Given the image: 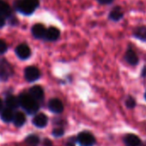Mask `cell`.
Listing matches in <instances>:
<instances>
[{"label":"cell","mask_w":146,"mask_h":146,"mask_svg":"<svg viewBox=\"0 0 146 146\" xmlns=\"http://www.w3.org/2000/svg\"><path fill=\"white\" fill-rule=\"evenodd\" d=\"M19 104L29 113H35L39 110V104L29 94H22L18 97Z\"/></svg>","instance_id":"obj_1"},{"label":"cell","mask_w":146,"mask_h":146,"mask_svg":"<svg viewBox=\"0 0 146 146\" xmlns=\"http://www.w3.org/2000/svg\"><path fill=\"white\" fill-rule=\"evenodd\" d=\"M14 5L21 13L24 15H30L38 7L39 0H17Z\"/></svg>","instance_id":"obj_2"},{"label":"cell","mask_w":146,"mask_h":146,"mask_svg":"<svg viewBox=\"0 0 146 146\" xmlns=\"http://www.w3.org/2000/svg\"><path fill=\"white\" fill-rule=\"evenodd\" d=\"M13 75V69L6 60L0 61V79L3 81L8 80Z\"/></svg>","instance_id":"obj_3"},{"label":"cell","mask_w":146,"mask_h":146,"mask_svg":"<svg viewBox=\"0 0 146 146\" xmlns=\"http://www.w3.org/2000/svg\"><path fill=\"white\" fill-rule=\"evenodd\" d=\"M78 142L81 146H93L96 143V138L90 132L83 131L78 134Z\"/></svg>","instance_id":"obj_4"},{"label":"cell","mask_w":146,"mask_h":146,"mask_svg":"<svg viewBox=\"0 0 146 146\" xmlns=\"http://www.w3.org/2000/svg\"><path fill=\"white\" fill-rule=\"evenodd\" d=\"M124 60L131 66H137L139 63V58L137 52L131 47H128L125 51L124 55Z\"/></svg>","instance_id":"obj_5"},{"label":"cell","mask_w":146,"mask_h":146,"mask_svg":"<svg viewBox=\"0 0 146 146\" xmlns=\"http://www.w3.org/2000/svg\"><path fill=\"white\" fill-rule=\"evenodd\" d=\"M24 76L27 81L35 82L40 78V70L35 66H29L25 69Z\"/></svg>","instance_id":"obj_6"},{"label":"cell","mask_w":146,"mask_h":146,"mask_svg":"<svg viewBox=\"0 0 146 146\" xmlns=\"http://www.w3.org/2000/svg\"><path fill=\"white\" fill-rule=\"evenodd\" d=\"M123 142L125 146H141L142 141L138 136L133 133H128L123 137Z\"/></svg>","instance_id":"obj_7"},{"label":"cell","mask_w":146,"mask_h":146,"mask_svg":"<svg viewBox=\"0 0 146 146\" xmlns=\"http://www.w3.org/2000/svg\"><path fill=\"white\" fill-rule=\"evenodd\" d=\"M131 35L135 39L142 42H146V26L139 25L135 27L132 30Z\"/></svg>","instance_id":"obj_8"},{"label":"cell","mask_w":146,"mask_h":146,"mask_svg":"<svg viewBox=\"0 0 146 146\" xmlns=\"http://www.w3.org/2000/svg\"><path fill=\"white\" fill-rule=\"evenodd\" d=\"M123 17H124V11L120 6H115L108 14L109 20L114 23L120 21L121 19H123Z\"/></svg>","instance_id":"obj_9"},{"label":"cell","mask_w":146,"mask_h":146,"mask_svg":"<svg viewBox=\"0 0 146 146\" xmlns=\"http://www.w3.org/2000/svg\"><path fill=\"white\" fill-rule=\"evenodd\" d=\"M48 108L52 113H60L64 110V105L62 102L57 98H54L49 101Z\"/></svg>","instance_id":"obj_10"},{"label":"cell","mask_w":146,"mask_h":146,"mask_svg":"<svg viewBox=\"0 0 146 146\" xmlns=\"http://www.w3.org/2000/svg\"><path fill=\"white\" fill-rule=\"evenodd\" d=\"M16 53L18 56V58L22 59H26L29 58L31 54V51L30 48L26 44H21L16 48Z\"/></svg>","instance_id":"obj_11"},{"label":"cell","mask_w":146,"mask_h":146,"mask_svg":"<svg viewBox=\"0 0 146 146\" xmlns=\"http://www.w3.org/2000/svg\"><path fill=\"white\" fill-rule=\"evenodd\" d=\"M59 35H60L59 30L55 27H51L46 30V35L44 38H46L49 41H54L58 39Z\"/></svg>","instance_id":"obj_12"},{"label":"cell","mask_w":146,"mask_h":146,"mask_svg":"<svg viewBox=\"0 0 146 146\" xmlns=\"http://www.w3.org/2000/svg\"><path fill=\"white\" fill-rule=\"evenodd\" d=\"M29 95L30 96H32L35 101H40L43 99L44 97V91L42 90V88L40 86L35 85L34 87H32L29 90Z\"/></svg>","instance_id":"obj_13"},{"label":"cell","mask_w":146,"mask_h":146,"mask_svg":"<svg viewBox=\"0 0 146 146\" xmlns=\"http://www.w3.org/2000/svg\"><path fill=\"white\" fill-rule=\"evenodd\" d=\"M47 121H48V119L46 115L44 113H38L33 119V124L39 128H42L46 126L47 124Z\"/></svg>","instance_id":"obj_14"},{"label":"cell","mask_w":146,"mask_h":146,"mask_svg":"<svg viewBox=\"0 0 146 146\" xmlns=\"http://www.w3.org/2000/svg\"><path fill=\"white\" fill-rule=\"evenodd\" d=\"M46 29L45 27L42 25V24H35L33 26L32 28V34L33 35L37 38V39H41V38H44L45 37V35H46Z\"/></svg>","instance_id":"obj_15"},{"label":"cell","mask_w":146,"mask_h":146,"mask_svg":"<svg viewBox=\"0 0 146 146\" xmlns=\"http://www.w3.org/2000/svg\"><path fill=\"white\" fill-rule=\"evenodd\" d=\"M12 11L8 4H6L4 0H0V17L3 18H8L11 16Z\"/></svg>","instance_id":"obj_16"},{"label":"cell","mask_w":146,"mask_h":146,"mask_svg":"<svg viewBox=\"0 0 146 146\" xmlns=\"http://www.w3.org/2000/svg\"><path fill=\"white\" fill-rule=\"evenodd\" d=\"M13 121H14V124L16 126H22L24 125L25 121H26V117L24 115L23 113L22 112H17L14 114V117H13Z\"/></svg>","instance_id":"obj_17"},{"label":"cell","mask_w":146,"mask_h":146,"mask_svg":"<svg viewBox=\"0 0 146 146\" xmlns=\"http://www.w3.org/2000/svg\"><path fill=\"white\" fill-rule=\"evenodd\" d=\"M5 103L7 105V108H11V109H15L17 108L20 104H19V100L17 97L14 96H10L6 98Z\"/></svg>","instance_id":"obj_18"},{"label":"cell","mask_w":146,"mask_h":146,"mask_svg":"<svg viewBox=\"0 0 146 146\" xmlns=\"http://www.w3.org/2000/svg\"><path fill=\"white\" fill-rule=\"evenodd\" d=\"M14 117V113L11 108H5L2 113H1V119L5 121V122H10L13 119Z\"/></svg>","instance_id":"obj_19"},{"label":"cell","mask_w":146,"mask_h":146,"mask_svg":"<svg viewBox=\"0 0 146 146\" xmlns=\"http://www.w3.org/2000/svg\"><path fill=\"white\" fill-rule=\"evenodd\" d=\"M25 142L29 146H37L40 143V139L35 135H30L26 138Z\"/></svg>","instance_id":"obj_20"},{"label":"cell","mask_w":146,"mask_h":146,"mask_svg":"<svg viewBox=\"0 0 146 146\" xmlns=\"http://www.w3.org/2000/svg\"><path fill=\"white\" fill-rule=\"evenodd\" d=\"M125 105L128 109H133L137 106V101L133 96H128L125 101Z\"/></svg>","instance_id":"obj_21"},{"label":"cell","mask_w":146,"mask_h":146,"mask_svg":"<svg viewBox=\"0 0 146 146\" xmlns=\"http://www.w3.org/2000/svg\"><path fill=\"white\" fill-rule=\"evenodd\" d=\"M7 51V45L5 40H0V54H2Z\"/></svg>","instance_id":"obj_22"},{"label":"cell","mask_w":146,"mask_h":146,"mask_svg":"<svg viewBox=\"0 0 146 146\" xmlns=\"http://www.w3.org/2000/svg\"><path fill=\"white\" fill-rule=\"evenodd\" d=\"M52 134L55 137H60V136H62L64 134V129H62V128H55L52 131Z\"/></svg>","instance_id":"obj_23"},{"label":"cell","mask_w":146,"mask_h":146,"mask_svg":"<svg viewBox=\"0 0 146 146\" xmlns=\"http://www.w3.org/2000/svg\"><path fill=\"white\" fill-rule=\"evenodd\" d=\"M140 77L143 79H146V64H144L142 68L141 73H140Z\"/></svg>","instance_id":"obj_24"},{"label":"cell","mask_w":146,"mask_h":146,"mask_svg":"<svg viewBox=\"0 0 146 146\" xmlns=\"http://www.w3.org/2000/svg\"><path fill=\"white\" fill-rule=\"evenodd\" d=\"M114 0H97V2L101 5H110Z\"/></svg>","instance_id":"obj_25"},{"label":"cell","mask_w":146,"mask_h":146,"mask_svg":"<svg viewBox=\"0 0 146 146\" xmlns=\"http://www.w3.org/2000/svg\"><path fill=\"white\" fill-rule=\"evenodd\" d=\"M52 141L51 140H49V139H47V138H46L45 140H44V142H43V146H52Z\"/></svg>","instance_id":"obj_26"},{"label":"cell","mask_w":146,"mask_h":146,"mask_svg":"<svg viewBox=\"0 0 146 146\" xmlns=\"http://www.w3.org/2000/svg\"><path fill=\"white\" fill-rule=\"evenodd\" d=\"M5 18H3L2 17H0V28H2L5 25Z\"/></svg>","instance_id":"obj_27"},{"label":"cell","mask_w":146,"mask_h":146,"mask_svg":"<svg viewBox=\"0 0 146 146\" xmlns=\"http://www.w3.org/2000/svg\"><path fill=\"white\" fill-rule=\"evenodd\" d=\"M3 106H4V104H3V101L0 99V111H1L2 109H3Z\"/></svg>","instance_id":"obj_28"},{"label":"cell","mask_w":146,"mask_h":146,"mask_svg":"<svg viewBox=\"0 0 146 146\" xmlns=\"http://www.w3.org/2000/svg\"><path fill=\"white\" fill-rule=\"evenodd\" d=\"M143 97H144V100L146 101V90H145V92H144V95H143Z\"/></svg>","instance_id":"obj_29"}]
</instances>
